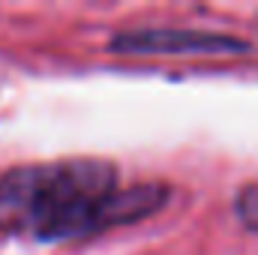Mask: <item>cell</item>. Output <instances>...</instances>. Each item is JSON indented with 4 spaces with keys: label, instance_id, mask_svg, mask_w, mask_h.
Here are the masks:
<instances>
[{
    "label": "cell",
    "instance_id": "1",
    "mask_svg": "<svg viewBox=\"0 0 258 255\" xmlns=\"http://www.w3.org/2000/svg\"><path fill=\"white\" fill-rule=\"evenodd\" d=\"M168 201V186H120L108 159L75 156L0 174V234L27 240H81L147 219Z\"/></svg>",
    "mask_w": 258,
    "mask_h": 255
},
{
    "label": "cell",
    "instance_id": "3",
    "mask_svg": "<svg viewBox=\"0 0 258 255\" xmlns=\"http://www.w3.org/2000/svg\"><path fill=\"white\" fill-rule=\"evenodd\" d=\"M237 213H240V219H243L249 228L258 231V186H246V189L240 192V198H237Z\"/></svg>",
    "mask_w": 258,
    "mask_h": 255
},
{
    "label": "cell",
    "instance_id": "2",
    "mask_svg": "<svg viewBox=\"0 0 258 255\" xmlns=\"http://www.w3.org/2000/svg\"><path fill=\"white\" fill-rule=\"evenodd\" d=\"M117 54H246L249 42L210 33V30H186V27H144V30H123L108 42Z\"/></svg>",
    "mask_w": 258,
    "mask_h": 255
}]
</instances>
